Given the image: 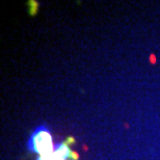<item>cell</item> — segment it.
<instances>
[{"instance_id": "obj_1", "label": "cell", "mask_w": 160, "mask_h": 160, "mask_svg": "<svg viewBox=\"0 0 160 160\" xmlns=\"http://www.w3.org/2000/svg\"><path fill=\"white\" fill-rule=\"evenodd\" d=\"M28 149L31 152L39 154V156L50 154L54 151L55 146L53 143L52 135L47 127L40 126L34 130L28 142Z\"/></svg>"}, {"instance_id": "obj_2", "label": "cell", "mask_w": 160, "mask_h": 160, "mask_svg": "<svg viewBox=\"0 0 160 160\" xmlns=\"http://www.w3.org/2000/svg\"><path fill=\"white\" fill-rule=\"evenodd\" d=\"M37 160H65V159H62L60 156H58L55 152L53 151L52 153H50V154L39 156V158H38Z\"/></svg>"}]
</instances>
